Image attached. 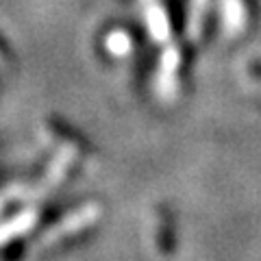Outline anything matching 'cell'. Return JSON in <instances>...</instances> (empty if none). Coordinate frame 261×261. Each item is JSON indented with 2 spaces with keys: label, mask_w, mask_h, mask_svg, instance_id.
Segmentation results:
<instances>
[{
  "label": "cell",
  "mask_w": 261,
  "mask_h": 261,
  "mask_svg": "<svg viewBox=\"0 0 261 261\" xmlns=\"http://www.w3.org/2000/svg\"><path fill=\"white\" fill-rule=\"evenodd\" d=\"M242 5L240 0H224V24L228 27L231 33H238L244 27V18H242Z\"/></svg>",
  "instance_id": "obj_1"
},
{
  "label": "cell",
  "mask_w": 261,
  "mask_h": 261,
  "mask_svg": "<svg viewBox=\"0 0 261 261\" xmlns=\"http://www.w3.org/2000/svg\"><path fill=\"white\" fill-rule=\"evenodd\" d=\"M205 11V0H194V11L190 13V27H187V33H190V39L198 37V29H200V15Z\"/></svg>",
  "instance_id": "obj_2"
},
{
  "label": "cell",
  "mask_w": 261,
  "mask_h": 261,
  "mask_svg": "<svg viewBox=\"0 0 261 261\" xmlns=\"http://www.w3.org/2000/svg\"><path fill=\"white\" fill-rule=\"evenodd\" d=\"M109 46H111V50L116 53V55H122L120 53V46L126 50V48H128V37L124 35V33H113V37L109 39Z\"/></svg>",
  "instance_id": "obj_3"
}]
</instances>
